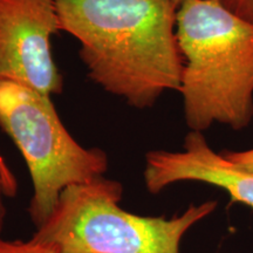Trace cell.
<instances>
[{
    "label": "cell",
    "mask_w": 253,
    "mask_h": 253,
    "mask_svg": "<svg viewBox=\"0 0 253 253\" xmlns=\"http://www.w3.org/2000/svg\"><path fill=\"white\" fill-rule=\"evenodd\" d=\"M0 128L13 141L30 171L33 185L28 213L42 225L72 185L104 176L108 155L84 148L69 134L52 97L0 79Z\"/></svg>",
    "instance_id": "obj_4"
},
{
    "label": "cell",
    "mask_w": 253,
    "mask_h": 253,
    "mask_svg": "<svg viewBox=\"0 0 253 253\" xmlns=\"http://www.w3.org/2000/svg\"><path fill=\"white\" fill-rule=\"evenodd\" d=\"M0 156H2V154H1V151H0Z\"/></svg>",
    "instance_id": "obj_12"
},
{
    "label": "cell",
    "mask_w": 253,
    "mask_h": 253,
    "mask_svg": "<svg viewBox=\"0 0 253 253\" xmlns=\"http://www.w3.org/2000/svg\"><path fill=\"white\" fill-rule=\"evenodd\" d=\"M220 154L236 167L253 173V148L243 151L224 150L220 151Z\"/></svg>",
    "instance_id": "obj_10"
},
{
    "label": "cell",
    "mask_w": 253,
    "mask_h": 253,
    "mask_svg": "<svg viewBox=\"0 0 253 253\" xmlns=\"http://www.w3.org/2000/svg\"><path fill=\"white\" fill-rule=\"evenodd\" d=\"M171 1L173 2V4H175V5L177 6V7H178V6L181 5L182 2H183V0H171Z\"/></svg>",
    "instance_id": "obj_11"
},
{
    "label": "cell",
    "mask_w": 253,
    "mask_h": 253,
    "mask_svg": "<svg viewBox=\"0 0 253 253\" xmlns=\"http://www.w3.org/2000/svg\"><path fill=\"white\" fill-rule=\"evenodd\" d=\"M216 1L237 17L253 24V0H216Z\"/></svg>",
    "instance_id": "obj_9"
},
{
    "label": "cell",
    "mask_w": 253,
    "mask_h": 253,
    "mask_svg": "<svg viewBox=\"0 0 253 253\" xmlns=\"http://www.w3.org/2000/svg\"><path fill=\"white\" fill-rule=\"evenodd\" d=\"M0 253H58L53 245L38 240H5L0 238Z\"/></svg>",
    "instance_id": "obj_8"
},
{
    "label": "cell",
    "mask_w": 253,
    "mask_h": 253,
    "mask_svg": "<svg viewBox=\"0 0 253 253\" xmlns=\"http://www.w3.org/2000/svg\"><path fill=\"white\" fill-rule=\"evenodd\" d=\"M60 32L80 43L88 78L136 109L179 91L183 56L171 0H55Z\"/></svg>",
    "instance_id": "obj_1"
},
{
    "label": "cell",
    "mask_w": 253,
    "mask_h": 253,
    "mask_svg": "<svg viewBox=\"0 0 253 253\" xmlns=\"http://www.w3.org/2000/svg\"><path fill=\"white\" fill-rule=\"evenodd\" d=\"M176 34L183 73L179 93L190 130L214 123L235 130L253 120V24L216 0H183Z\"/></svg>",
    "instance_id": "obj_2"
},
{
    "label": "cell",
    "mask_w": 253,
    "mask_h": 253,
    "mask_svg": "<svg viewBox=\"0 0 253 253\" xmlns=\"http://www.w3.org/2000/svg\"><path fill=\"white\" fill-rule=\"evenodd\" d=\"M143 179L153 195L175 183L201 182L226 191L232 202L253 208V173L216 153L201 131L190 130L179 151L147 153Z\"/></svg>",
    "instance_id": "obj_6"
},
{
    "label": "cell",
    "mask_w": 253,
    "mask_h": 253,
    "mask_svg": "<svg viewBox=\"0 0 253 253\" xmlns=\"http://www.w3.org/2000/svg\"><path fill=\"white\" fill-rule=\"evenodd\" d=\"M18 191V183L15 176L11 171L4 156H0V235L4 230L6 219V207L4 204V196L14 197Z\"/></svg>",
    "instance_id": "obj_7"
},
{
    "label": "cell",
    "mask_w": 253,
    "mask_h": 253,
    "mask_svg": "<svg viewBox=\"0 0 253 253\" xmlns=\"http://www.w3.org/2000/svg\"><path fill=\"white\" fill-rule=\"evenodd\" d=\"M58 32L55 0H0V79L49 97L61 94L50 48Z\"/></svg>",
    "instance_id": "obj_5"
},
{
    "label": "cell",
    "mask_w": 253,
    "mask_h": 253,
    "mask_svg": "<svg viewBox=\"0 0 253 253\" xmlns=\"http://www.w3.org/2000/svg\"><path fill=\"white\" fill-rule=\"evenodd\" d=\"M122 195L121 183L104 176L69 186L32 239L58 253H179L185 233L217 208L208 201L171 218L140 216L121 208Z\"/></svg>",
    "instance_id": "obj_3"
}]
</instances>
